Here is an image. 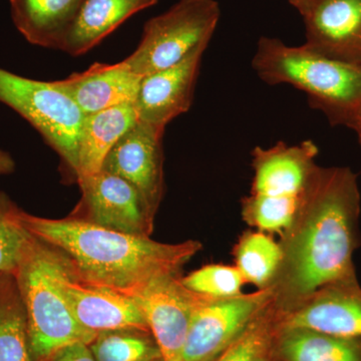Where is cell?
Listing matches in <instances>:
<instances>
[{"instance_id":"1","label":"cell","mask_w":361,"mask_h":361,"mask_svg":"<svg viewBox=\"0 0 361 361\" xmlns=\"http://www.w3.org/2000/svg\"><path fill=\"white\" fill-rule=\"evenodd\" d=\"M360 194L349 168H319L288 234L283 291L295 302L316 291L356 279Z\"/></svg>"},{"instance_id":"2","label":"cell","mask_w":361,"mask_h":361,"mask_svg":"<svg viewBox=\"0 0 361 361\" xmlns=\"http://www.w3.org/2000/svg\"><path fill=\"white\" fill-rule=\"evenodd\" d=\"M18 220L32 236L70 259L75 277L92 286L132 297L159 278L179 274L201 250L197 241L157 242L127 234L82 218L45 219L18 208Z\"/></svg>"},{"instance_id":"3","label":"cell","mask_w":361,"mask_h":361,"mask_svg":"<svg viewBox=\"0 0 361 361\" xmlns=\"http://www.w3.org/2000/svg\"><path fill=\"white\" fill-rule=\"evenodd\" d=\"M252 66L271 85H290L307 94L331 125L351 128L361 118V65L327 58L306 45L274 37L259 39Z\"/></svg>"},{"instance_id":"4","label":"cell","mask_w":361,"mask_h":361,"mask_svg":"<svg viewBox=\"0 0 361 361\" xmlns=\"http://www.w3.org/2000/svg\"><path fill=\"white\" fill-rule=\"evenodd\" d=\"M73 269L65 254L30 234L13 276L25 307L33 361H45L75 342L90 345L97 336L78 324L63 293L61 281Z\"/></svg>"},{"instance_id":"5","label":"cell","mask_w":361,"mask_h":361,"mask_svg":"<svg viewBox=\"0 0 361 361\" xmlns=\"http://www.w3.org/2000/svg\"><path fill=\"white\" fill-rule=\"evenodd\" d=\"M220 14L216 0H179L147 21L141 42L123 63L142 77L178 65L207 49Z\"/></svg>"},{"instance_id":"6","label":"cell","mask_w":361,"mask_h":361,"mask_svg":"<svg viewBox=\"0 0 361 361\" xmlns=\"http://www.w3.org/2000/svg\"><path fill=\"white\" fill-rule=\"evenodd\" d=\"M0 103L27 121L75 177L85 115L56 82H40L0 68Z\"/></svg>"},{"instance_id":"7","label":"cell","mask_w":361,"mask_h":361,"mask_svg":"<svg viewBox=\"0 0 361 361\" xmlns=\"http://www.w3.org/2000/svg\"><path fill=\"white\" fill-rule=\"evenodd\" d=\"M276 296V289L269 286L254 293L211 299L203 304L192 318L183 351V361L212 360Z\"/></svg>"},{"instance_id":"8","label":"cell","mask_w":361,"mask_h":361,"mask_svg":"<svg viewBox=\"0 0 361 361\" xmlns=\"http://www.w3.org/2000/svg\"><path fill=\"white\" fill-rule=\"evenodd\" d=\"M141 308L163 361H183L192 318L211 297L190 290L179 274L159 278L132 296Z\"/></svg>"},{"instance_id":"9","label":"cell","mask_w":361,"mask_h":361,"mask_svg":"<svg viewBox=\"0 0 361 361\" xmlns=\"http://www.w3.org/2000/svg\"><path fill=\"white\" fill-rule=\"evenodd\" d=\"M78 183L82 196L75 217L115 231L149 237L155 211L130 183L103 170Z\"/></svg>"},{"instance_id":"10","label":"cell","mask_w":361,"mask_h":361,"mask_svg":"<svg viewBox=\"0 0 361 361\" xmlns=\"http://www.w3.org/2000/svg\"><path fill=\"white\" fill-rule=\"evenodd\" d=\"M163 135L137 121L111 149L102 169L130 183L155 212L164 193Z\"/></svg>"},{"instance_id":"11","label":"cell","mask_w":361,"mask_h":361,"mask_svg":"<svg viewBox=\"0 0 361 361\" xmlns=\"http://www.w3.org/2000/svg\"><path fill=\"white\" fill-rule=\"evenodd\" d=\"M317 146L312 141L298 145L278 142L252 152L254 176L251 194L274 198H305L320 167Z\"/></svg>"},{"instance_id":"12","label":"cell","mask_w":361,"mask_h":361,"mask_svg":"<svg viewBox=\"0 0 361 361\" xmlns=\"http://www.w3.org/2000/svg\"><path fill=\"white\" fill-rule=\"evenodd\" d=\"M283 329H307L361 341V288L356 279L329 285L283 316Z\"/></svg>"},{"instance_id":"13","label":"cell","mask_w":361,"mask_h":361,"mask_svg":"<svg viewBox=\"0 0 361 361\" xmlns=\"http://www.w3.org/2000/svg\"><path fill=\"white\" fill-rule=\"evenodd\" d=\"M204 51L200 49L178 65L142 78L133 103L137 121L165 130L169 123L189 111Z\"/></svg>"},{"instance_id":"14","label":"cell","mask_w":361,"mask_h":361,"mask_svg":"<svg viewBox=\"0 0 361 361\" xmlns=\"http://www.w3.org/2000/svg\"><path fill=\"white\" fill-rule=\"evenodd\" d=\"M63 293L78 324L92 334L139 331L148 334V323L132 297L80 281L75 270L61 281Z\"/></svg>"},{"instance_id":"15","label":"cell","mask_w":361,"mask_h":361,"mask_svg":"<svg viewBox=\"0 0 361 361\" xmlns=\"http://www.w3.org/2000/svg\"><path fill=\"white\" fill-rule=\"evenodd\" d=\"M302 18L308 49L361 65V0H316Z\"/></svg>"},{"instance_id":"16","label":"cell","mask_w":361,"mask_h":361,"mask_svg":"<svg viewBox=\"0 0 361 361\" xmlns=\"http://www.w3.org/2000/svg\"><path fill=\"white\" fill-rule=\"evenodd\" d=\"M142 78L122 61L114 65L94 63L84 73H73L56 84L87 116L134 103Z\"/></svg>"},{"instance_id":"17","label":"cell","mask_w":361,"mask_h":361,"mask_svg":"<svg viewBox=\"0 0 361 361\" xmlns=\"http://www.w3.org/2000/svg\"><path fill=\"white\" fill-rule=\"evenodd\" d=\"M158 0H84L61 45V51L82 56L115 32L130 16Z\"/></svg>"},{"instance_id":"18","label":"cell","mask_w":361,"mask_h":361,"mask_svg":"<svg viewBox=\"0 0 361 361\" xmlns=\"http://www.w3.org/2000/svg\"><path fill=\"white\" fill-rule=\"evenodd\" d=\"M137 122L133 104H121L85 116L78 140L75 179L101 172L111 149Z\"/></svg>"},{"instance_id":"19","label":"cell","mask_w":361,"mask_h":361,"mask_svg":"<svg viewBox=\"0 0 361 361\" xmlns=\"http://www.w3.org/2000/svg\"><path fill=\"white\" fill-rule=\"evenodd\" d=\"M11 18L28 42L61 49L84 0H9Z\"/></svg>"},{"instance_id":"20","label":"cell","mask_w":361,"mask_h":361,"mask_svg":"<svg viewBox=\"0 0 361 361\" xmlns=\"http://www.w3.org/2000/svg\"><path fill=\"white\" fill-rule=\"evenodd\" d=\"M280 350L286 361H361V341L307 329H284Z\"/></svg>"},{"instance_id":"21","label":"cell","mask_w":361,"mask_h":361,"mask_svg":"<svg viewBox=\"0 0 361 361\" xmlns=\"http://www.w3.org/2000/svg\"><path fill=\"white\" fill-rule=\"evenodd\" d=\"M28 360L32 358L28 348L25 307L16 278L8 273H0V361Z\"/></svg>"},{"instance_id":"22","label":"cell","mask_w":361,"mask_h":361,"mask_svg":"<svg viewBox=\"0 0 361 361\" xmlns=\"http://www.w3.org/2000/svg\"><path fill=\"white\" fill-rule=\"evenodd\" d=\"M284 252L281 245L264 232H248L235 248V260L245 282L260 289L269 287L281 270Z\"/></svg>"},{"instance_id":"23","label":"cell","mask_w":361,"mask_h":361,"mask_svg":"<svg viewBox=\"0 0 361 361\" xmlns=\"http://www.w3.org/2000/svg\"><path fill=\"white\" fill-rule=\"evenodd\" d=\"M306 199L307 197L274 198L250 193L243 200V216L259 231L287 234L296 222Z\"/></svg>"},{"instance_id":"24","label":"cell","mask_w":361,"mask_h":361,"mask_svg":"<svg viewBox=\"0 0 361 361\" xmlns=\"http://www.w3.org/2000/svg\"><path fill=\"white\" fill-rule=\"evenodd\" d=\"M90 348L97 361H163L156 342L139 331L103 332Z\"/></svg>"},{"instance_id":"25","label":"cell","mask_w":361,"mask_h":361,"mask_svg":"<svg viewBox=\"0 0 361 361\" xmlns=\"http://www.w3.org/2000/svg\"><path fill=\"white\" fill-rule=\"evenodd\" d=\"M277 296L265 306L237 338L223 351L218 361H267L271 346V324L276 313Z\"/></svg>"},{"instance_id":"26","label":"cell","mask_w":361,"mask_h":361,"mask_svg":"<svg viewBox=\"0 0 361 361\" xmlns=\"http://www.w3.org/2000/svg\"><path fill=\"white\" fill-rule=\"evenodd\" d=\"M18 208L0 193V273L13 275L25 253L30 233L21 225Z\"/></svg>"},{"instance_id":"27","label":"cell","mask_w":361,"mask_h":361,"mask_svg":"<svg viewBox=\"0 0 361 361\" xmlns=\"http://www.w3.org/2000/svg\"><path fill=\"white\" fill-rule=\"evenodd\" d=\"M182 282L190 290L214 299L238 296L246 283L236 266L220 264L204 266L182 278Z\"/></svg>"},{"instance_id":"28","label":"cell","mask_w":361,"mask_h":361,"mask_svg":"<svg viewBox=\"0 0 361 361\" xmlns=\"http://www.w3.org/2000/svg\"><path fill=\"white\" fill-rule=\"evenodd\" d=\"M45 361H97L89 344L75 342L59 348Z\"/></svg>"},{"instance_id":"29","label":"cell","mask_w":361,"mask_h":361,"mask_svg":"<svg viewBox=\"0 0 361 361\" xmlns=\"http://www.w3.org/2000/svg\"><path fill=\"white\" fill-rule=\"evenodd\" d=\"M16 168L13 158L6 152L0 149V174L13 173Z\"/></svg>"},{"instance_id":"30","label":"cell","mask_w":361,"mask_h":361,"mask_svg":"<svg viewBox=\"0 0 361 361\" xmlns=\"http://www.w3.org/2000/svg\"><path fill=\"white\" fill-rule=\"evenodd\" d=\"M288 1L303 16L304 14L307 13L308 9L312 6L316 0H288Z\"/></svg>"},{"instance_id":"31","label":"cell","mask_w":361,"mask_h":361,"mask_svg":"<svg viewBox=\"0 0 361 361\" xmlns=\"http://www.w3.org/2000/svg\"><path fill=\"white\" fill-rule=\"evenodd\" d=\"M351 130H355L356 135H357L358 140L361 139V118H358L357 122L353 125Z\"/></svg>"},{"instance_id":"32","label":"cell","mask_w":361,"mask_h":361,"mask_svg":"<svg viewBox=\"0 0 361 361\" xmlns=\"http://www.w3.org/2000/svg\"><path fill=\"white\" fill-rule=\"evenodd\" d=\"M358 141H360V146H361V139L358 140Z\"/></svg>"},{"instance_id":"33","label":"cell","mask_w":361,"mask_h":361,"mask_svg":"<svg viewBox=\"0 0 361 361\" xmlns=\"http://www.w3.org/2000/svg\"><path fill=\"white\" fill-rule=\"evenodd\" d=\"M28 361H32V360H28Z\"/></svg>"}]
</instances>
